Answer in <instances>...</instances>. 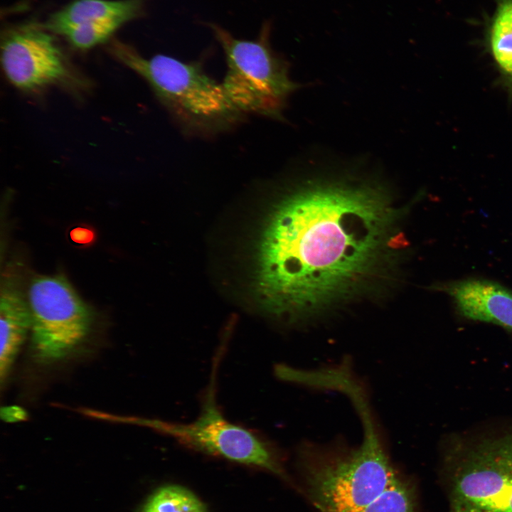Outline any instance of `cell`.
<instances>
[{
  "label": "cell",
  "instance_id": "cell-6",
  "mask_svg": "<svg viewBox=\"0 0 512 512\" xmlns=\"http://www.w3.org/2000/svg\"><path fill=\"white\" fill-rule=\"evenodd\" d=\"M31 351L43 365L61 361L77 351L91 329L92 314L62 275L38 276L31 282Z\"/></svg>",
  "mask_w": 512,
  "mask_h": 512
},
{
  "label": "cell",
  "instance_id": "cell-15",
  "mask_svg": "<svg viewBox=\"0 0 512 512\" xmlns=\"http://www.w3.org/2000/svg\"><path fill=\"white\" fill-rule=\"evenodd\" d=\"M358 512H415L412 491L398 476L380 496Z\"/></svg>",
  "mask_w": 512,
  "mask_h": 512
},
{
  "label": "cell",
  "instance_id": "cell-7",
  "mask_svg": "<svg viewBox=\"0 0 512 512\" xmlns=\"http://www.w3.org/2000/svg\"><path fill=\"white\" fill-rule=\"evenodd\" d=\"M218 361V357L216 367ZM215 368L206 389L201 413L193 422L185 424L144 418L136 421L193 449L284 477V471L272 444L223 415L216 402Z\"/></svg>",
  "mask_w": 512,
  "mask_h": 512
},
{
  "label": "cell",
  "instance_id": "cell-4",
  "mask_svg": "<svg viewBox=\"0 0 512 512\" xmlns=\"http://www.w3.org/2000/svg\"><path fill=\"white\" fill-rule=\"evenodd\" d=\"M453 512H512V426L445 439Z\"/></svg>",
  "mask_w": 512,
  "mask_h": 512
},
{
  "label": "cell",
  "instance_id": "cell-2",
  "mask_svg": "<svg viewBox=\"0 0 512 512\" xmlns=\"http://www.w3.org/2000/svg\"><path fill=\"white\" fill-rule=\"evenodd\" d=\"M352 401L363 427L358 447L304 444L301 464L313 500L322 512H358L399 476L384 448L363 386L358 380L342 388Z\"/></svg>",
  "mask_w": 512,
  "mask_h": 512
},
{
  "label": "cell",
  "instance_id": "cell-3",
  "mask_svg": "<svg viewBox=\"0 0 512 512\" xmlns=\"http://www.w3.org/2000/svg\"><path fill=\"white\" fill-rule=\"evenodd\" d=\"M108 50L146 80L159 101L188 133L211 135L231 128L242 118L222 83L210 77L199 60L184 62L158 54L146 58L117 39Z\"/></svg>",
  "mask_w": 512,
  "mask_h": 512
},
{
  "label": "cell",
  "instance_id": "cell-14",
  "mask_svg": "<svg viewBox=\"0 0 512 512\" xmlns=\"http://www.w3.org/2000/svg\"><path fill=\"white\" fill-rule=\"evenodd\" d=\"M125 23L121 18L88 21L73 26L63 35L75 48L86 50L107 41Z\"/></svg>",
  "mask_w": 512,
  "mask_h": 512
},
{
  "label": "cell",
  "instance_id": "cell-16",
  "mask_svg": "<svg viewBox=\"0 0 512 512\" xmlns=\"http://www.w3.org/2000/svg\"><path fill=\"white\" fill-rule=\"evenodd\" d=\"M71 240L80 245H90L95 239V234L92 230L86 227H76L70 232Z\"/></svg>",
  "mask_w": 512,
  "mask_h": 512
},
{
  "label": "cell",
  "instance_id": "cell-8",
  "mask_svg": "<svg viewBox=\"0 0 512 512\" xmlns=\"http://www.w3.org/2000/svg\"><path fill=\"white\" fill-rule=\"evenodd\" d=\"M1 64L9 82L25 92L75 81L53 36L34 24L6 31L1 40Z\"/></svg>",
  "mask_w": 512,
  "mask_h": 512
},
{
  "label": "cell",
  "instance_id": "cell-9",
  "mask_svg": "<svg viewBox=\"0 0 512 512\" xmlns=\"http://www.w3.org/2000/svg\"><path fill=\"white\" fill-rule=\"evenodd\" d=\"M430 289L450 296L463 318L493 324L512 334V292L505 287L472 278L437 282Z\"/></svg>",
  "mask_w": 512,
  "mask_h": 512
},
{
  "label": "cell",
  "instance_id": "cell-12",
  "mask_svg": "<svg viewBox=\"0 0 512 512\" xmlns=\"http://www.w3.org/2000/svg\"><path fill=\"white\" fill-rule=\"evenodd\" d=\"M490 47L501 70L512 80V0L501 4L496 14Z\"/></svg>",
  "mask_w": 512,
  "mask_h": 512
},
{
  "label": "cell",
  "instance_id": "cell-11",
  "mask_svg": "<svg viewBox=\"0 0 512 512\" xmlns=\"http://www.w3.org/2000/svg\"><path fill=\"white\" fill-rule=\"evenodd\" d=\"M148 0H76L53 14L45 28L63 35L78 24L107 18L126 22L144 15Z\"/></svg>",
  "mask_w": 512,
  "mask_h": 512
},
{
  "label": "cell",
  "instance_id": "cell-13",
  "mask_svg": "<svg viewBox=\"0 0 512 512\" xmlns=\"http://www.w3.org/2000/svg\"><path fill=\"white\" fill-rule=\"evenodd\" d=\"M141 512H207L204 503L189 490L176 485L157 490Z\"/></svg>",
  "mask_w": 512,
  "mask_h": 512
},
{
  "label": "cell",
  "instance_id": "cell-10",
  "mask_svg": "<svg viewBox=\"0 0 512 512\" xmlns=\"http://www.w3.org/2000/svg\"><path fill=\"white\" fill-rule=\"evenodd\" d=\"M0 378L6 379L16 356L31 329L28 302L11 284H5L0 299Z\"/></svg>",
  "mask_w": 512,
  "mask_h": 512
},
{
  "label": "cell",
  "instance_id": "cell-5",
  "mask_svg": "<svg viewBox=\"0 0 512 512\" xmlns=\"http://www.w3.org/2000/svg\"><path fill=\"white\" fill-rule=\"evenodd\" d=\"M203 24L223 49L227 71L222 85L233 105L242 114L279 119L299 85L289 78L284 58L272 48V21L264 20L253 39L237 38L215 22Z\"/></svg>",
  "mask_w": 512,
  "mask_h": 512
},
{
  "label": "cell",
  "instance_id": "cell-1",
  "mask_svg": "<svg viewBox=\"0 0 512 512\" xmlns=\"http://www.w3.org/2000/svg\"><path fill=\"white\" fill-rule=\"evenodd\" d=\"M284 188L255 248V289L269 314L314 322L397 284L409 242L386 184L312 178Z\"/></svg>",
  "mask_w": 512,
  "mask_h": 512
}]
</instances>
